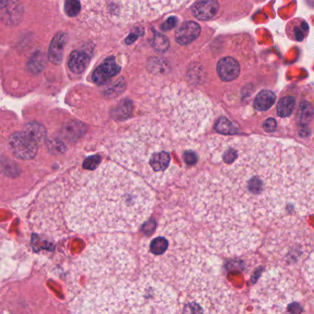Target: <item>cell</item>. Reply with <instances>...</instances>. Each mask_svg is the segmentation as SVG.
Masks as SVG:
<instances>
[{
  "label": "cell",
  "mask_w": 314,
  "mask_h": 314,
  "mask_svg": "<svg viewBox=\"0 0 314 314\" xmlns=\"http://www.w3.org/2000/svg\"><path fill=\"white\" fill-rule=\"evenodd\" d=\"M211 144L217 166L190 197L201 221L250 227L314 211V156L302 147L259 137Z\"/></svg>",
  "instance_id": "6da1fadb"
},
{
  "label": "cell",
  "mask_w": 314,
  "mask_h": 314,
  "mask_svg": "<svg viewBox=\"0 0 314 314\" xmlns=\"http://www.w3.org/2000/svg\"><path fill=\"white\" fill-rule=\"evenodd\" d=\"M154 195L138 177L113 163L75 171L40 195L36 223L44 230L80 234L135 230L150 215Z\"/></svg>",
  "instance_id": "7a4b0ae2"
},
{
  "label": "cell",
  "mask_w": 314,
  "mask_h": 314,
  "mask_svg": "<svg viewBox=\"0 0 314 314\" xmlns=\"http://www.w3.org/2000/svg\"><path fill=\"white\" fill-rule=\"evenodd\" d=\"M312 239V233L303 223L289 217L266 237L264 250L267 257L277 265L296 266L310 254Z\"/></svg>",
  "instance_id": "3957f363"
},
{
  "label": "cell",
  "mask_w": 314,
  "mask_h": 314,
  "mask_svg": "<svg viewBox=\"0 0 314 314\" xmlns=\"http://www.w3.org/2000/svg\"><path fill=\"white\" fill-rule=\"evenodd\" d=\"M295 281L291 276L277 271L266 272L253 292V300L257 311L283 312L287 306L302 311L296 304Z\"/></svg>",
  "instance_id": "277c9868"
},
{
  "label": "cell",
  "mask_w": 314,
  "mask_h": 314,
  "mask_svg": "<svg viewBox=\"0 0 314 314\" xmlns=\"http://www.w3.org/2000/svg\"><path fill=\"white\" fill-rule=\"evenodd\" d=\"M202 233V243L208 249L227 256L246 254L262 242V232L253 226L213 225Z\"/></svg>",
  "instance_id": "5b68a950"
},
{
  "label": "cell",
  "mask_w": 314,
  "mask_h": 314,
  "mask_svg": "<svg viewBox=\"0 0 314 314\" xmlns=\"http://www.w3.org/2000/svg\"><path fill=\"white\" fill-rule=\"evenodd\" d=\"M39 142L29 132H18L9 139V148L13 155L22 160L33 159L38 149Z\"/></svg>",
  "instance_id": "8992f818"
},
{
  "label": "cell",
  "mask_w": 314,
  "mask_h": 314,
  "mask_svg": "<svg viewBox=\"0 0 314 314\" xmlns=\"http://www.w3.org/2000/svg\"><path fill=\"white\" fill-rule=\"evenodd\" d=\"M120 70L121 68L119 65L116 64L114 57H109L93 72L92 80L97 84H103L108 82L109 80H111L114 76H116Z\"/></svg>",
  "instance_id": "52a82bcc"
},
{
  "label": "cell",
  "mask_w": 314,
  "mask_h": 314,
  "mask_svg": "<svg viewBox=\"0 0 314 314\" xmlns=\"http://www.w3.org/2000/svg\"><path fill=\"white\" fill-rule=\"evenodd\" d=\"M201 28L196 22H186L175 33L176 42L182 45H187L199 36Z\"/></svg>",
  "instance_id": "ba28073f"
},
{
  "label": "cell",
  "mask_w": 314,
  "mask_h": 314,
  "mask_svg": "<svg viewBox=\"0 0 314 314\" xmlns=\"http://www.w3.org/2000/svg\"><path fill=\"white\" fill-rule=\"evenodd\" d=\"M219 8L217 0H200L196 2L192 11L194 16L200 21H208L217 14Z\"/></svg>",
  "instance_id": "9c48e42d"
},
{
  "label": "cell",
  "mask_w": 314,
  "mask_h": 314,
  "mask_svg": "<svg viewBox=\"0 0 314 314\" xmlns=\"http://www.w3.org/2000/svg\"><path fill=\"white\" fill-rule=\"evenodd\" d=\"M217 73L224 82H232L240 75V65L232 57H225L217 63Z\"/></svg>",
  "instance_id": "30bf717a"
},
{
  "label": "cell",
  "mask_w": 314,
  "mask_h": 314,
  "mask_svg": "<svg viewBox=\"0 0 314 314\" xmlns=\"http://www.w3.org/2000/svg\"><path fill=\"white\" fill-rule=\"evenodd\" d=\"M65 43L66 34L65 33H57L52 41L49 48L48 57L54 65H60L62 63Z\"/></svg>",
  "instance_id": "8fae6325"
},
{
  "label": "cell",
  "mask_w": 314,
  "mask_h": 314,
  "mask_svg": "<svg viewBox=\"0 0 314 314\" xmlns=\"http://www.w3.org/2000/svg\"><path fill=\"white\" fill-rule=\"evenodd\" d=\"M89 65V56L81 51H75L70 54L68 60V66L75 74H82Z\"/></svg>",
  "instance_id": "7c38bea8"
},
{
  "label": "cell",
  "mask_w": 314,
  "mask_h": 314,
  "mask_svg": "<svg viewBox=\"0 0 314 314\" xmlns=\"http://www.w3.org/2000/svg\"><path fill=\"white\" fill-rule=\"evenodd\" d=\"M276 103V95L270 91H262L259 92L255 100V107L258 111H267Z\"/></svg>",
  "instance_id": "4fadbf2b"
},
{
  "label": "cell",
  "mask_w": 314,
  "mask_h": 314,
  "mask_svg": "<svg viewBox=\"0 0 314 314\" xmlns=\"http://www.w3.org/2000/svg\"><path fill=\"white\" fill-rule=\"evenodd\" d=\"M45 66V55L42 51L35 52L28 63V69L33 74H39Z\"/></svg>",
  "instance_id": "5bb4252c"
},
{
  "label": "cell",
  "mask_w": 314,
  "mask_h": 314,
  "mask_svg": "<svg viewBox=\"0 0 314 314\" xmlns=\"http://www.w3.org/2000/svg\"><path fill=\"white\" fill-rule=\"evenodd\" d=\"M295 99L290 96L282 98L277 103V114L280 117H287L292 114L293 110L295 108Z\"/></svg>",
  "instance_id": "9a60e30c"
},
{
  "label": "cell",
  "mask_w": 314,
  "mask_h": 314,
  "mask_svg": "<svg viewBox=\"0 0 314 314\" xmlns=\"http://www.w3.org/2000/svg\"><path fill=\"white\" fill-rule=\"evenodd\" d=\"M302 272L307 282L314 288V248L310 255L304 261Z\"/></svg>",
  "instance_id": "2e32d148"
},
{
  "label": "cell",
  "mask_w": 314,
  "mask_h": 314,
  "mask_svg": "<svg viewBox=\"0 0 314 314\" xmlns=\"http://www.w3.org/2000/svg\"><path fill=\"white\" fill-rule=\"evenodd\" d=\"M169 242L167 239L163 236H158L152 240L150 244V252L154 255H162L168 249Z\"/></svg>",
  "instance_id": "e0dca14e"
},
{
  "label": "cell",
  "mask_w": 314,
  "mask_h": 314,
  "mask_svg": "<svg viewBox=\"0 0 314 314\" xmlns=\"http://www.w3.org/2000/svg\"><path fill=\"white\" fill-rule=\"evenodd\" d=\"M314 111L311 104L309 103H303L300 104V108H299V113H298V119L300 124L302 125H308L310 120L312 119L313 116Z\"/></svg>",
  "instance_id": "ac0fdd59"
},
{
  "label": "cell",
  "mask_w": 314,
  "mask_h": 314,
  "mask_svg": "<svg viewBox=\"0 0 314 314\" xmlns=\"http://www.w3.org/2000/svg\"><path fill=\"white\" fill-rule=\"evenodd\" d=\"M216 130L218 133H221L224 135H232L238 133V129L235 125H233L230 121H228L227 118H220L216 125Z\"/></svg>",
  "instance_id": "d6986e66"
},
{
  "label": "cell",
  "mask_w": 314,
  "mask_h": 314,
  "mask_svg": "<svg viewBox=\"0 0 314 314\" xmlns=\"http://www.w3.org/2000/svg\"><path fill=\"white\" fill-rule=\"evenodd\" d=\"M132 112V103L128 100H124L114 111V116L116 119H125Z\"/></svg>",
  "instance_id": "ffe728a7"
},
{
  "label": "cell",
  "mask_w": 314,
  "mask_h": 314,
  "mask_svg": "<svg viewBox=\"0 0 314 314\" xmlns=\"http://www.w3.org/2000/svg\"><path fill=\"white\" fill-rule=\"evenodd\" d=\"M152 44H153V47L159 52H165L169 48L170 43L166 36H164L162 33H156L154 34Z\"/></svg>",
  "instance_id": "44dd1931"
},
{
  "label": "cell",
  "mask_w": 314,
  "mask_h": 314,
  "mask_svg": "<svg viewBox=\"0 0 314 314\" xmlns=\"http://www.w3.org/2000/svg\"><path fill=\"white\" fill-rule=\"evenodd\" d=\"M26 131L34 136L39 142L44 140L45 136V130L44 126L38 123H31L26 126Z\"/></svg>",
  "instance_id": "7402d4cb"
},
{
  "label": "cell",
  "mask_w": 314,
  "mask_h": 314,
  "mask_svg": "<svg viewBox=\"0 0 314 314\" xmlns=\"http://www.w3.org/2000/svg\"><path fill=\"white\" fill-rule=\"evenodd\" d=\"M82 5L78 0H66L65 3V13L67 16L75 17L81 12Z\"/></svg>",
  "instance_id": "603a6c76"
},
{
  "label": "cell",
  "mask_w": 314,
  "mask_h": 314,
  "mask_svg": "<svg viewBox=\"0 0 314 314\" xmlns=\"http://www.w3.org/2000/svg\"><path fill=\"white\" fill-rule=\"evenodd\" d=\"M143 33H144L143 28L135 29L127 36V38L125 39V44H132L133 43H135L137 38H139L141 35H143Z\"/></svg>",
  "instance_id": "cb8c5ba5"
},
{
  "label": "cell",
  "mask_w": 314,
  "mask_h": 314,
  "mask_svg": "<svg viewBox=\"0 0 314 314\" xmlns=\"http://www.w3.org/2000/svg\"><path fill=\"white\" fill-rule=\"evenodd\" d=\"M100 162H101V160L97 156L90 157L83 163V167L86 169H90V170H94V169L97 168Z\"/></svg>",
  "instance_id": "d4e9b609"
},
{
  "label": "cell",
  "mask_w": 314,
  "mask_h": 314,
  "mask_svg": "<svg viewBox=\"0 0 314 314\" xmlns=\"http://www.w3.org/2000/svg\"><path fill=\"white\" fill-rule=\"evenodd\" d=\"M177 24V19L175 17H170L165 22H163L162 25V30L163 31H168L173 28L175 27Z\"/></svg>",
  "instance_id": "484cf974"
},
{
  "label": "cell",
  "mask_w": 314,
  "mask_h": 314,
  "mask_svg": "<svg viewBox=\"0 0 314 314\" xmlns=\"http://www.w3.org/2000/svg\"><path fill=\"white\" fill-rule=\"evenodd\" d=\"M184 162L187 163L188 165H194L197 162V156H196L195 152H184Z\"/></svg>",
  "instance_id": "4316f807"
},
{
  "label": "cell",
  "mask_w": 314,
  "mask_h": 314,
  "mask_svg": "<svg viewBox=\"0 0 314 314\" xmlns=\"http://www.w3.org/2000/svg\"><path fill=\"white\" fill-rule=\"evenodd\" d=\"M263 127L266 132H274L276 129V120L273 119V118L266 120L263 125Z\"/></svg>",
  "instance_id": "83f0119b"
}]
</instances>
